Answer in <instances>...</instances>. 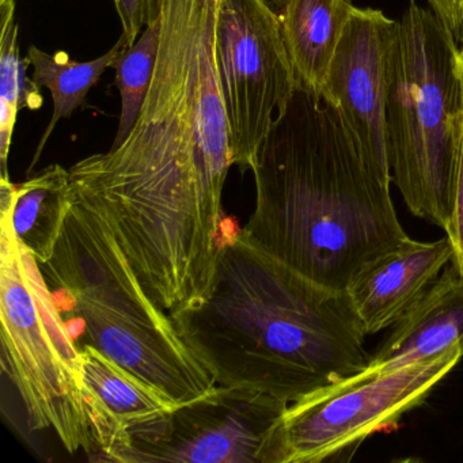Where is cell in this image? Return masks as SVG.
<instances>
[{"instance_id":"cell-1","label":"cell","mask_w":463,"mask_h":463,"mask_svg":"<svg viewBox=\"0 0 463 463\" xmlns=\"http://www.w3.org/2000/svg\"><path fill=\"white\" fill-rule=\"evenodd\" d=\"M221 0H161V47L131 134L70 167L72 203L112 230L166 313L205 299L223 238L232 162L216 63Z\"/></svg>"},{"instance_id":"cell-2","label":"cell","mask_w":463,"mask_h":463,"mask_svg":"<svg viewBox=\"0 0 463 463\" xmlns=\"http://www.w3.org/2000/svg\"><path fill=\"white\" fill-rule=\"evenodd\" d=\"M170 318L216 383L288 403L370 363L346 291L306 278L238 227L223 238L210 295Z\"/></svg>"},{"instance_id":"cell-3","label":"cell","mask_w":463,"mask_h":463,"mask_svg":"<svg viewBox=\"0 0 463 463\" xmlns=\"http://www.w3.org/2000/svg\"><path fill=\"white\" fill-rule=\"evenodd\" d=\"M256 205L242 232L327 288L346 291L368 262L409 240L392 178L363 156L322 97L298 89L257 154Z\"/></svg>"},{"instance_id":"cell-4","label":"cell","mask_w":463,"mask_h":463,"mask_svg":"<svg viewBox=\"0 0 463 463\" xmlns=\"http://www.w3.org/2000/svg\"><path fill=\"white\" fill-rule=\"evenodd\" d=\"M463 118V72L451 29L411 2L398 21L387 101L390 166L406 207L446 232Z\"/></svg>"},{"instance_id":"cell-5","label":"cell","mask_w":463,"mask_h":463,"mask_svg":"<svg viewBox=\"0 0 463 463\" xmlns=\"http://www.w3.org/2000/svg\"><path fill=\"white\" fill-rule=\"evenodd\" d=\"M15 194L0 197L2 370L34 430H52L70 454H99L83 395L82 352L36 257L15 237Z\"/></svg>"},{"instance_id":"cell-6","label":"cell","mask_w":463,"mask_h":463,"mask_svg":"<svg viewBox=\"0 0 463 463\" xmlns=\"http://www.w3.org/2000/svg\"><path fill=\"white\" fill-rule=\"evenodd\" d=\"M462 346L398 370L364 368L288 403L270 428L260 463L343 460L373 433L397 427L462 360Z\"/></svg>"},{"instance_id":"cell-7","label":"cell","mask_w":463,"mask_h":463,"mask_svg":"<svg viewBox=\"0 0 463 463\" xmlns=\"http://www.w3.org/2000/svg\"><path fill=\"white\" fill-rule=\"evenodd\" d=\"M216 63L232 162L242 172L251 170L262 142L299 89L280 17L268 0H221Z\"/></svg>"},{"instance_id":"cell-8","label":"cell","mask_w":463,"mask_h":463,"mask_svg":"<svg viewBox=\"0 0 463 463\" xmlns=\"http://www.w3.org/2000/svg\"><path fill=\"white\" fill-rule=\"evenodd\" d=\"M286 401L248 387L221 386L145 422L104 460L118 463H260Z\"/></svg>"},{"instance_id":"cell-9","label":"cell","mask_w":463,"mask_h":463,"mask_svg":"<svg viewBox=\"0 0 463 463\" xmlns=\"http://www.w3.org/2000/svg\"><path fill=\"white\" fill-rule=\"evenodd\" d=\"M53 298L85 300L121 321L177 333L154 302L112 230L72 203L52 259L40 265Z\"/></svg>"},{"instance_id":"cell-10","label":"cell","mask_w":463,"mask_h":463,"mask_svg":"<svg viewBox=\"0 0 463 463\" xmlns=\"http://www.w3.org/2000/svg\"><path fill=\"white\" fill-rule=\"evenodd\" d=\"M397 32L398 21L381 10L356 7L321 93L340 116L363 156L390 178L387 101Z\"/></svg>"},{"instance_id":"cell-11","label":"cell","mask_w":463,"mask_h":463,"mask_svg":"<svg viewBox=\"0 0 463 463\" xmlns=\"http://www.w3.org/2000/svg\"><path fill=\"white\" fill-rule=\"evenodd\" d=\"M53 299L78 346L93 345L175 406L218 384L178 333L121 321L85 300Z\"/></svg>"},{"instance_id":"cell-12","label":"cell","mask_w":463,"mask_h":463,"mask_svg":"<svg viewBox=\"0 0 463 463\" xmlns=\"http://www.w3.org/2000/svg\"><path fill=\"white\" fill-rule=\"evenodd\" d=\"M452 256L454 249L447 237L433 242L409 238L365 264L346 288L365 335L394 326L443 272Z\"/></svg>"},{"instance_id":"cell-13","label":"cell","mask_w":463,"mask_h":463,"mask_svg":"<svg viewBox=\"0 0 463 463\" xmlns=\"http://www.w3.org/2000/svg\"><path fill=\"white\" fill-rule=\"evenodd\" d=\"M463 348V272L449 262L427 291L395 322L371 354L367 370H398Z\"/></svg>"},{"instance_id":"cell-14","label":"cell","mask_w":463,"mask_h":463,"mask_svg":"<svg viewBox=\"0 0 463 463\" xmlns=\"http://www.w3.org/2000/svg\"><path fill=\"white\" fill-rule=\"evenodd\" d=\"M83 395L99 446V460L123 446L134 428L177 408L153 387L89 344L80 345Z\"/></svg>"},{"instance_id":"cell-15","label":"cell","mask_w":463,"mask_h":463,"mask_svg":"<svg viewBox=\"0 0 463 463\" xmlns=\"http://www.w3.org/2000/svg\"><path fill=\"white\" fill-rule=\"evenodd\" d=\"M354 9V0L281 2V31L299 89L321 97L330 64Z\"/></svg>"},{"instance_id":"cell-16","label":"cell","mask_w":463,"mask_h":463,"mask_svg":"<svg viewBox=\"0 0 463 463\" xmlns=\"http://www.w3.org/2000/svg\"><path fill=\"white\" fill-rule=\"evenodd\" d=\"M71 205L70 170L61 165H51L17 185L13 229L39 265L52 259Z\"/></svg>"},{"instance_id":"cell-17","label":"cell","mask_w":463,"mask_h":463,"mask_svg":"<svg viewBox=\"0 0 463 463\" xmlns=\"http://www.w3.org/2000/svg\"><path fill=\"white\" fill-rule=\"evenodd\" d=\"M128 48L126 37L121 36L109 52L91 61H74L64 51L51 55L36 45L29 48L28 58L33 67V80L40 88L50 90L53 101L52 118L40 140L34 162L42 156L43 148L59 121L70 118L85 102L91 88L99 83L107 69L113 67L121 53Z\"/></svg>"},{"instance_id":"cell-18","label":"cell","mask_w":463,"mask_h":463,"mask_svg":"<svg viewBox=\"0 0 463 463\" xmlns=\"http://www.w3.org/2000/svg\"><path fill=\"white\" fill-rule=\"evenodd\" d=\"M20 28L15 21V0H0V164L2 178H9L7 159L18 113L43 107L40 86L28 77L31 59L21 58Z\"/></svg>"},{"instance_id":"cell-19","label":"cell","mask_w":463,"mask_h":463,"mask_svg":"<svg viewBox=\"0 0 463 463\" xmlns=\"http://www.w3.org/2000/svg\"><path fill=\"white\" fill-rule=\"evenodd\" d=\"M161 15L151 21L132 47L113 64L116 85L121 97L120 123L112 147H118L131 134L140 110L150 93L161 47Z\"/></svg>"},{"instance_id":"cell-20","label":"cell","mask_w":463,"mask_h":463,"mask_svg":"<svg viewBox=\"0 0 463 463\" xmlns=\"http://www.w3.org/2000/svg\"><path fill=\"white\" fill-rule=\"evenodd\" d=\"M454 256L451 261L463 272V118L460 126L459 145H458L457 165H455L454 188H452L451 218L447 227Z\"/></svg>"},{"instance_id":"cell-21","label":"cell","mask_w":463,"mask_h":463,"mask_svg":"<svg viewBox=\"0 0 463 463\" xmlns=\"http://www.w3.org/2000/svg\"><path fill=\"white\" fill-rule=\"evenodd\" d=\"M129 47L137 43L146 26L161 15V0H113Z\"/></svg>"},{"instance_id":"cell-22","label":"cell","mask_w":463,"mask_h":463,"mask_svg":"<svg viewBox=\"0 0 463 463\" xmlns=\"http://www.w3.org/2000/svg\"><path fill=\"white\" fill-rule=\"evenodd\" d=\"M428 4L455 36L463 31V0H428Z\"/></svg>"},{"instance_id":"cell-23","label":"cell","mask_w":463,"mask_h":463,"mask_svg":"<svg viewBox=\"0 0 463 463\" xmlns=\"http://www.w3.org/2000/svg\"><path fill=\"white\" fill-rule=\"evenodd\" d=\"M459 61H460V69H462V72H463V44H462V48H459Z\"/></svg>"},{"instance_id":"cell-24","label":"cell","mask_w":463,"mask_h":463,"mask_svg":"<svg viewBox=\"0 0 463 463\" xmlns=\"http://www.w3.org/2000/svg\"><path fill=\"white\" fill-rule=\"evenodd\" d=\"M275 2H280V4H281V2H283V0H275Z\"/></svg>"}]
</instances>
